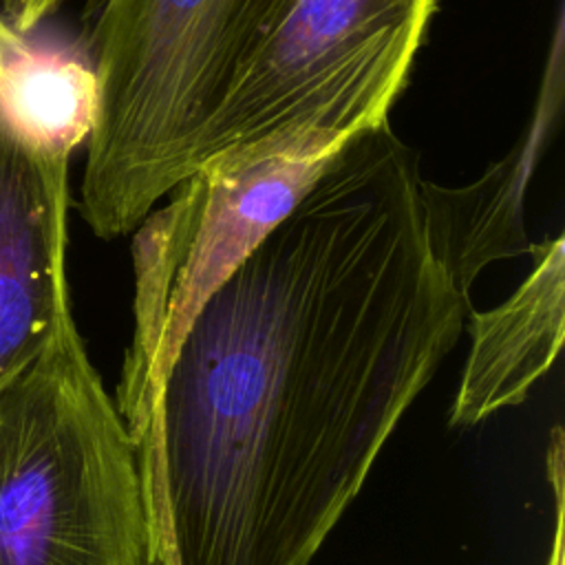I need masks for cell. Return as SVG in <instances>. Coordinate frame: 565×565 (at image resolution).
<instances>
[{
  "label": "cell",
  "instance_id": "obj_9",
  "mask_svg": "<svg viewBox=\"0 0 565 565\" xmlns=\"http://www.w3.org/2000/svg\"><path fill=\"white\" fill-rule=\"evenodd\" d=\"M0 104L38 139L73 152L90 135L97 84L90 62L26 51L0 84Z\"/></svg>",
  "mask_w": 565,
  "mask_h": 565
},
{
  "label": "cell",
  "instance_id": "obj_4",
  "mask_svg": "<svg viewBox=\"0 0 565 565\" xmlns=\"http://www.w3.org/2000/svg\"><path fill=\"white\" fill-rule=\"evenodd\" d=\"M437 0H287L207 121L194 168L388 124ZM192 168V170H194Z\"/></svg>",
  "mask_w": 565,
  "mask_h": 565
},
{
  "label": "cell",
  "instance_id": "obj_6",
  "mask_svg": "<svg viewBox=\"0 0 565 565\" xmlns=\"http://www.w3.org/2000/svg\"><path fill=\"white\" fill-rule=\"evenodd\" d=\"M68 159L0 104V391L73 320Z\"/></svg>",
  "mask_w": 565,
  "mask_h": 565
},
{
  "label": "cell",
  "instance_id": "obj_11",
  "mask_svg": "<svg viewBox=\"0 0 565 565\" xmlns=\"http://www.w3.org/2000/svg\"><path fill=\"white\" fill-rule=\"evenodd\" d=\"M29 49L24 46L22 38L15 35L7 22L0 18V84L7 75V71L26 53Z\"/></svg>",
  "mask_w": 565,
  "mask_h": 565
},
{
  "label": "cell",
  "instance_id": "obj_7",
  "mask_svg": "<svg viewBox=\"0 0 565 565\" xmlns=\"http://www.w3.org/2000/svg\"><path fill=\"white\" fill-rule=\"evenodd\" d=\"M563 53L561 7L534 110L516 143L468 185L446 188L422 181L430 243L457 289L468 298L472 282L490 263L536 252L525 230V194L563 108Z\"/></svg>",
  "mask_w": 565,
  "mask_h": 565
},
{
  "label": "cell",
  "instance_id": "obj_3",
  "mask_svg": "<svg viewBox=\"0 0 565 565\" xmlns=\"http://www.w3.org/2000/svg\"><path fill=\"white\" fill-rule=\"evenodd\" d=\"M132 437L75 320L0 391V565H148Z\"/></svg>",
  "mask_w": 565,
  "mask_h": 565
},
{
  "label": "cell",
  "instance_id": "obj_2",
  "mask_svg": "<svg viewBox=\"0 0 565 565\" xmlns=\"http://www.w3.org/2000/svg\"><path fill=\"white\" fill-rule=\"evenodd\" d=\"M97 2L77 210L99 238H117L192 172L207 121L287 0Z\"/></svg>",
  "mask_w": 565,
  "mask_h": 565
},
{
  "label": "cell",
  "instance_id": "obj_8",
  "mask_svg": "<svg viewBox=\"0 0 565 565\" xmlns=\"http://www.w3.org/2000/svg\"><path fill=\"white\" fill-rule=\"evenodd\" d=\"M563 236L543 241L532 274L499 307L472 313V347L450 408L452 426H472L521 404L563 344Z\"/></svg>",
  "mask_w": 565,
  "mask_h": 565
},
{
  "label": "cell",
  "instance_id": "obj_10",
  "mask_svg": "<svg viewBox=\"0 0 565 565\" xmlns=\"http://www.w3.org/2000/svg\"><path fill=\"white\" fill-rule=\"evenodd\" d=\"M64 0H2L7 13V26L15 35H24L35 29L49 13H53Z\"/></svg>",
  "mask_w": 565,
  "mask_h": 565
},
{
  "label": "cell",
  "instance_id": "obj_1",
  "mask_svg": "<svg viewBox=\"0 0 565 565\" xmlns=\"http://www.w3.org/2000/svg\"><path fill=\"white\" fill-rule=\"evenodd\" d=\"M422 181L391 124L351 139L188 324L132 439L174 565H307L457 344Z\"/></svg>",
  "mask_w": 565,
  "mask_h": 565
},
{
  "label": "cell",
  "instance_id": "obj_5",
  "mask_svg": "<svg viewBox=\"0 0 565 565\" xmlns=\"http://www.w3.org/2000/svg\"><path fill=\"white\" fill-rule=\"evenodd\" d=\"M344 146L302 141L205 161L135 227V329L117 391L130 437L148 422L161 371L196 311Z\"/></svg>",
  "mask_w": 565,
  "mask_h": 565
},
{
  "label": "cell",
  "instance_id": "obj_12",
  "mask_svg": "<svg viewBox=\"0 0 565 565\" xmlns=\"http://www.w3.org/2000/svg\"><path fill=\"white\" fill-rule=\"evenodd\" d=\"M148 565H150V561H148Z\"/></svg>",
  "mask_w": 565,
  "mask_h": 565
}]
</instances>
